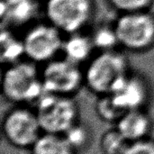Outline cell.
I'll use <instances>...</instances> for the list:
<instances>
[{
  "mask_svg": "<svg viewBox=\"0 0 154 154\" xmlns=\"http://www.w3.org/2000/svg\"><path fill=\"white\" fill-rule=\"evenodd\" d=\"M1 84L4 97L15 106H34L45 92L41 72L30 60L6 65Z\"/></svg>",
  "mask_w": 154,
  "mask_h": 154,
  "instance_id": "obj_1",
  "label": "cell"
},
{
  "mask_svg": "<svg viewBox=\"0 0 154 154\" xmlns=\"http://www.w3.org/2000/svg\"><path fill=\"white\" fill-rule=\"evenodd\" d=\"M129 70L128 60L123 53L104 51L88 60L84 71L85 85L98 97L109 95L131 73Z\"/></svg>",
  "mask_w": 154,
  "mask_h": 154,
  "instance_id": "obj_2",
  "label": "cell"
},
{
  "mask_svg": "<svg viewBox=\"0 0 154 154\" xmlns=\"http://www.w3.org/2000/svg\"><path fill=\"white\" fill-rule=\"evenodd\" d=\"M33 106L43 133L63 135L79 121V107L73 97L44 92Z\"/></svg>",
  "mask_w": 154,
  "mask_h": 154,
  "instance_id": "obj_3",
  "label": "cell"
},
{
  "mask_svg": "<svg viewBox=\"0 0 154 154\" xmlns=\"http://www.w3.org/2000/svg\"><path fill=\"white\" fill-rule=\"evenodd\" d=\"M2 133L13 147L30 150L43 132L34 109L29 106H15L5 114Z\"/></svg>",
  "mask_w": 154,
  "mask_h": 154,
  "instance_id": "obj_4",
  "label": "cell"
},
{
  "mask_svg": "<svg viewBox=\"0 0 154 154\" xmlns=\"http://www.w3.org/2000/svg\"><path fill=\"white\" fill-rule=\"evenodd\" d=\"M119 45L144 51L154 45V15L149 11L121 14L114 25Z\"/></svg>",
  "mask_w": 154,
  "mask_h": 154,
  "instance_id": "obj_5",
  "label": "cell"
},
{
  "mask_svg": "<svg viewBox=\"0 0 154 154\" xmlns=\"http://www.w3.org/2000/svg\"><path fill=\"white\" fill-rule=\"evenodd\" d=\"M92 0H46L44 12L48 22L62 33L79 32L93 14Z\"/></svg>",
  "mask_w": 154,
  "mask_h": 154,
  "instance_id": "obj_6",
  "label": "cell"
},
{
  "mask_svg": "<svg viewBox=\"0 0 154 154\" xmlns=\"http://www.w3.org/2000/svg\"><path fill=\"white\" fill-rule=\"evenodd\" d=\"M41 76L44 91L50 94L74 97L85 85L84 71L66 58L45 63Z\"/></svg>",
  "mask_w": 154,
  "mask_h": 154,
  "instance_id": "obj_7",
  "label": "cell"
},
{
  "mask_svg": "<svg viewBox=\"0 0 154 154\" xmlns=\"http://www.w3.org/2000/svg\"><path fill=\"white\" fill-rule=\"evenodd\" d=\"M23 40L24 55L34 63H47L62 51V32L50 23H39L31 27Z\"/></svg>",
  "mask_w": 154,
  "mask_h": 154,
  "instance_id": "obj_8",
  "label": "cell"
},
{
  "mask_svg": "<svg viewBox=\"0 0 154 154\" xmlns=\"http://www.w3.org/2000/svg\"><path fill=\"white\" fill-rule=\"evenodd\" d=\"M114 102L124 112L146 109L152 97L147 80L138 75L130 73L109 94Z\"/></svg>",
  "mask_w": 154,
  "mask_h": 154,
  "instance_id": "obj_9",
  "label": "cell"
},
{
  "mask_svg": "<svg viewBox=\"0 0 154 154\" xmlns=\"http://www.w3.org/2000/svg\"><path fill=\"white\" fill-rule=\"evenodd\" d=\"M115 127L129 143H133L151 137L153 122L146 109H137L125 112Z\"/></svg>",
  "mask_w": 154,
  "mask_h": 154,
  "instance_id": "obj_10",
  "label": "cell"
},
{
  "mask_svg": "<svg viewBox=\"0 0 154 154\" xmlns=\"http://www.w3.org/2000/svg\"><path fill=\"white\" fill-rule=\"evenodd\" d=\"M37 13L36 0H2V22L10 26H22L32 20Z\"/></svg>",
  "mask_w": 154,
  "mask_h": 154,
  "instance_id": "obj_11",
  "label": "cell"
},
{
  "mask_svg": "<svg viewBox=\"0 0 154 154\" xmlns=\"http://www.w3.org/2000/svg\"><path fill=\"white\" fill-rule=\"evenodd\" d=\"M94 49L95 45L91 36L78 32L69 34V36L64 39L62 52L65 55L64 58L80 65L90 60Z\"/></svg>",
  "mask_w": 154,
  "mask_h": 154,
  "instance_id": "obj_12",
  "label": "cell"
},
{
  "mask_svg": "<svg viewBox=\"0 0 154 154\" xmlns=\"http://www.w3.org/2000/svg\"><path fill=\"white\" fill-rule=\"evenodd\" d=\"M30 154H77L63 135L42 133L31 147Z\"/></svg>",
  "mask_w": 154,
  "mask_h": 154,
  "instance_id": "obj_13",
  "label": "cell"
},
{
  "mask_svg": "<svg viewBox=\"0 0 154 154\" xmlns=\"http://www.w3.org/2000/svg\"><path fill=\"white\" fill-rule=\"evenodd\" d=\"M1 59L6 65L17 62L21 56L24 55L23 40L17 39L11 32L2 30L1 32Z\"/></svg>",
  "mask_w": 154,
  "mask_h": 154,
  "instance_id": "obj_14",
  "label": "cell"
},
{
  "mask_svg": "<svg viewBox=\"0 0 154 154\" xmlns=\"http://www.w3.org/2000/svg\"><path fill=\"white\" fill-rule=\"evenodd\" d=\"M63 136L77 154L85 152L90 146L92 142V133L90 128L80 121L69 129Z\"/></svg>",
  "mask_w": 154,
  "mask_h": 154,
  "instance_id": "obj_15",
  "label": "cell"
},
{
  "mask_svg": "<svg viewBox=\"0 0 154 154\" xmlns=\"http://www.w3.org/2000/svg\"><path fill=\"white\" fill-rule=\"evenodd\" d=\"M129 143L116 127L106 131L100 138V149L104 154H122Z\"/></svg>",
  "mask_w": 154,
  "mask_h": 154,
  "instance_id": "obj_16",
  "label": "cell"
},
{
  "mask_svg": "<svg viewBox=\"0 0 154 154\" xmlns=\"http://www.w3.org/2000/svg\"><path fill=\"white\" fill-rule=\"evenodd\" d=\"M96 112L98 117L106 123L116 124L124 115V111L117 106L110 95L100 96L96 105Z\"/></svg>",
  "mask_w": 154,
  "mask_h": 154,
  "instance_id": "obj_17",
  "label": "cell"
},
{
  "mask_svg": "<svg viewBox=\"0 0 154 154\" xmlns=\"http://www.w3.org/2000/svg\"><path fill=\"white\" fill-rule=\"evenodd\" d=\"M91 38L95 48L101 50V51L114 50L116 45H119L114 27L109 28L107 26H100L95 31V32H93Z\"/></svg>",
  "mask_w": 154,
  "mask_h": 154,
  "instance_id": "obj_18",
  "label": "cell"
},
{
  "mask_svg": "<svg viewBox=\"0 0 154 154\" xmlns=\"http://www.w3.org/2000/svg\"><path fill=\"white\" fill-rule=\"evenodd\" d=\"M110 5L120 14L148 11L154 0H108Z\"/></svg>",
  "mask_w": 154,
  "mask_h": 154,
  "instance_id": "obj_19",
  "label": "cell"
},
{
  "mask_svg": "<svg viewBox=\"0 0 154 154\" xmlns=\"http://www.w3.org/2000/svg\"><path fill=\"white\" fill-rule=\"evenodd\" d=\"M122 154H154V139L149 137L130 143Z\"/></svg>",
  "mask_w": 154,
  "mask_h": 154,
  "instance_id": "obj_20",
  "label": "cell"
}]
</instances>
